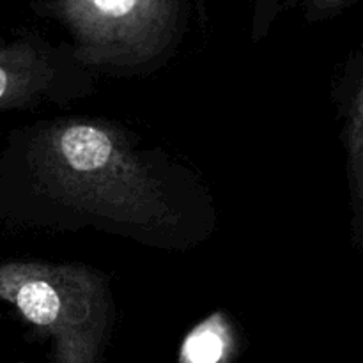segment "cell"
<instances>
[{"mask_svg": "<svg viewBox=\"0 0 363 363\" xmlns=\"http://www.w3.org/2000/svg\"><path fill=\"white\" fill-rule=\"evenodd\" d=\"M32 165L53 197L126 225L165 223V191L110 128L66 123L38 138Z\"/></svg>", "mask_w": 363, "mask_h": 363, "instance_id": "cell-1", "label": "cell"}, {"mask_svg": "<svg viewBox=\"0 0 363 363\" xmlns=\"http://www.w3.org/2000/svg\"><path fill=\"white\" fill-rule=\"evenodd\" d=\"M39 9L73 35L80 59L142 64L179 35L186 0H39Z\"/></svg>", "mask_w": 363, "mask_h": 363, "instance_id": "cell-3", "label": "cell"}, {"mask_svg": "<svg viewBox=\"0 0 363 363\" xmlns=\"http://www.w3.org/2000/svg\"><path fill=\"white\" fill-rule=\"evenodd\" d=\"M337 0H312V4H314L315 7H326V6H332V4H335Z\"/></svg>", "mask_w": 363, "mask_h": 363, "instance_id": "cell-7", "label": "cell"}, {"mask_svg": "<svg viewBox=\"0 0 363 363\" xmlns=\"http://www.w3.org/2000/svg\"><path fill=\"white\" fill-rule=\"evenodd\" d=\"M284 2H286V0H255V34H261V32L268 30L269 23H272L273 18L277 16V13L280 11Z\"/></svg>", "mask_w": 363, "mask_h": 363, "instance_id": "cell-6", "label": "cell"}, {"mask_svg": "<svg viewBox=\"0 0 363 363\" xmlns=\"http://www.w3.org/2000/svg\"><path fill=\"white\" fill-rule=\"evenodd\" d=\"M53 77L52 55L38 41L0 34V110L20 108L38 99Z\"/></svg>", "mask_w": 363, "mask_h": 363, "instance_id": "cell-4", "label": "cell"}, {"mask_svg": "<svg viewBox=\"0 0 363 363\" xmlns=\"http://www.w3.org/2000/svg\"><path fill=\"white\" fill-rule=\"evenodd\" d=\"M0 300L45 332L55 363H98L110 323L105 282L85 266L0 264Z\"/></svg>", "mask_w": 363, "mask_h": 363, "instance_id": "cell-2", "label": "cell"}, {"mask_svg": "<svg viewBox=\"0 0 363 363\" xmlns=\"http://www.w3.org/2000/svg\"><path fill=\"white\" fill-rule=\"evenodd\" d=\"M234 339L222 315H213L195 326L184 339L179 363H229Z\"/></svg>", "mask_w": 363, "mask_h": 363, "instance_id": "cell-5", "label": "cell"}]
</instances>
